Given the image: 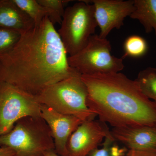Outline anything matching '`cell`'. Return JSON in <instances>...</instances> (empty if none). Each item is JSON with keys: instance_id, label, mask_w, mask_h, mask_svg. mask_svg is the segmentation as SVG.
<instances>
[{"instance_id": "cell-22", "label": "cell", "mask_w": 156, "mask_h": 156, "mask_svg": "<svg viewBox=\"0 0 156 156\" xmlns=\"http://www.w3.org/2000/svg\"><path fill=\"white\" fill-rule=\"evenodd\" d=\"M14 152L10 148L0 147V156H14Z\"/></svg>"}, {"instance_id": "cell-23", "label": "cell", "mask_w": 156, "mask_h": 156, "mask_svg": "<svg viewBox=\"0 0 156 156\" xmlns=\"http://www.w3.org/2000/svg\"><path fill=\"white\" fill-rule=\"evenodd\" d=\"M44 156H60L56 153L55 151H50L46 153Z\"/></svg>"}, {"instance_id": "cell-12", "label": "cell", "mask_w": 156, "mask_h": 156, "mask_svg": "<svg viewBox=\"0 0 156 156\" xmlns=\"http://www.w3.org/2000/svg\"><path fill=\"white\" fill-rule=\"evenodd\" d=\"M34 23L13 0H0V27L21 34L32 27Z\"/></svg>"}, {"instance_id": "cell-3", "label": "cell", "mask_w": 156, "mask_h": 156, "mask_svg": "<svg viewBox=\"0 0 156 156\" xmlns=\"http://www.w3.org/2000/svg\"><path fill=\"white\" fill-rule=\"evenodd\" d=\"M0 147L11 148L14 156H44L55 151L50 128L41 117H26L17 121L11 131L0 136Z\"/></svg>"}, {"instance_id": "cell-19", "label": "cell", "mask_w": 156, "mask_h": 156, "mask_svg": "<svg viewBox=\"0 0 156 156\" xmlns=\"http://www.w3.org/2000/svg\"><path fill=\"white\" fill-rule=\"evenodd\" d=\"M102 147L95 149L89 154V156H112L110 147L115 140L113 137H106L104 139Z\"/></svg>"}, {"instance_id": "cell-15", "label": "cell", "mask_w": 156, "mask_h": 156, "mask_svg": "<svg viewBox=\"0 0 156 156\" xmlns=\"http://www.w3.org/2000/svg\"><path fill=\"white\" fill-rule=\"evenodd\" d=\"M69 0H37L39 4L45 9L50 22L55 25L61 24L65 11L66 6Z\"/></svg>"}, {"instance_id": "cell-2", "label": "cell", "mask_w": 156, "mask_h": 156, "mask_svg": "<svg viewBox=\"0 0 156 156\" xmlns=\"http://www.w3.org/2000/svg\"><path fill=\"white\" fill-rule=\"evenodd\" d=\"M88 91L87 104L113 128L156 126V104L137 83L121 73L81 75Z\"/></svg>"}, {"instance_id": "cell-13", "label": "cell", "mask_w": 156, "mask_h": 156, "mask_svg": "<svg viewBox=\"0 0 156 156\" xmlns=\"http://www.w3.org/2000/svg\"><path fill=\"white\" fill-rule=\"evenodd\" d=\"M134 10L130 17L142 24L146 33L156 36V0H134Z\"/></svg>"}, {"instance_id": "cell-6", "label": "cell", "mask_w": 156, "mask_h": 156, "mask_svg": "<svg viewBox=\"0 0 156 156\" xmlns=\"http://www.w3.org/2000/svg\"><path fill=\"white\" fill-rule=\"evenodd\" d=\"M109 41L95 34L83 49L68 57L69 65L81 75L119 73L124 68V58L112 56Z\"/></svg>"}, {"instance_id": "cell-5", "label": "cell", "mask_w": 156, "mask_h": 156, "mask_svg": "<svg viewBox=\"0 0 156 156\" xmlns=\"http://www.w3.org/2000/svg\"><path fill=\"white\" fill-rule=\"evenodd\" d=\"M61 27L57 31L69 56L83 49L95 34L98 26L94 8L87 1H80L65 9Z\"/></svg>"}, {"instance_id": "cell-10", "label": "cell", "mask_w": 156, "mask_h": 156, "mask_svg": "<svg viewBox=\"0 0 156 156\" xmlns=\"http://www.w3.org/2000/svg\"><path fill=\"white\" fill-rule=\"evenodd\" d=\"M41 117L51 131L55 152L58 155L67 156L69 139L83 122L76 117L62 114L44 105L41 104Z\"/></svg>"}, {"instance_id": "cell-16", "label": "cell", "mask_w": 156, "mask_h": 156, "mask_svg": "<svg viewBox=\"0 0 156 156\" xmlns=\"http://www.w3.org/2000/svg\"><path fill=\"white\" fill-rule=\"evenodd\" d=\"M13 2L24 13L30 17L35 24H38L48 14L45 9L37 0H13Z\"/></svg>"}, {"instance_id": "cell-11", "label": "cell", "mask_w": 156, "mask_h": 156, "mask_svg": "<svg viewBox=\"0 0 156 156\" xmlns=\"http://www.w3.org/2000/svg\"><path fill=\"white\" fill-rule=\"evenodd\" d=\"M111 133L129 150L156 151V126L113 128Z\"/></svg>"}, {"instance_id": "cell-1", "label": "cell", "mask_w": 156, "mask_h": 156, "mask_svg": "<svg viewBox=\"0 0 156 156\" xmlns=\"http://www.w3.org/2000/svg\"><path fill=\"white\" fill-rule=\"evenodd\" d=\"M67 54L54 25L45 17L0 55V82L37 96L59 81L80 74L69 66Z\"/></svg>"}, {"instance_id": "cell-7", "label": "cell", "mask_w": 156, "mask_h": 156, "mask_svg": "<svg viewBox=\"0 0 156 156\" xmlns=\"http://www.w3.org/2000/svg\"><path fill=\"white\" fill-rule=\"evenodd\" d=\"M41 104L35 96L11 84L0 82V136L26 117H41Z\"/></svg>"}, {"instance_id": "cell-18", "label": "cell", "mask_w": 156, "mask_h": 156, "mask_svg": "<svg viewBox=\"0 0 156 156\" xmlns=\"http://www.w3.org/2000/svg\"><path fill=\"white\" fill-rule=\"evenodd\" d=\"M21 36V33L18 31L0 27V55L12 49Z\"/></svg>"}, {"instance_id": "cell-14", "label": "cell", "mask_w": 156, "mask_h": 156, "mask_svg": "<svg viewBox=\"0 0 156 156\" xmlns=\"http://www.w3.org/2000/svg\"><path fill=\"white\" fill-rule=\"evenodd\" d=\"M144 95L156 104V68L148 67L140 71L134 80Z\"/></svg>"}, {"instance_id": "cell-4", "label": "cell", "mask_w": 156, "mask_h": 156, "mask_svg": "<svg viewBox=\"0 0 156 156\" xmlns=\"http://www.w3.org/2000/svg\"><path fill=\"white\" fill-rule=\"evenodd\" d=\"M87 97L88 91L80 74L59 81L36 96L41 104L62 114L76 117L83 122L97 116L88 107Z\"/></svg>"}, {"instance_id": "cell-8", "label": "cell", "mask_w": 156, "mask_h": 156, "mask_svg": "<svg viewBox=\"0 0 156 156\" xmlns=\"http://www.w3.org/2000/svg\"><path fill=\"white\" fill-rule=\"evenodd\" d=\"M112 137L106 123L94 119L83 122L70 136L67 156H88L104 139Z\"/></svg>"}, {"instance_id": "cell-17", "label": "cell", "mask_w": 156, "mask_h": 156, "mask_svg": "<svg viewBox=\"0 0 156 156\" xmlns=\"http://www.w3.org/2000/svg\"><path fill=\"white\" fill-rule=\"evenodd\" d=\"M147 42L142 37L138 35H132L126 39L124 45L125 53L122 58L127 56L137 58L142 57L148 50Z\"/></svg>"}, {"instance_id": "cell-9", "label": "cell", "mask_w": 156, "mask_h": 156, "mask_svg": "<svg viewBox=\"0 0 156 156\" xmlns=\"http://www.w3.org/2000/svg\"><path fill=\"white\" fill-rule=\"evenodd\" d=\"M98 26L100 28L99 36L107 37L114 29H119L124 25V20L134 10V0H92Z\"/></svg>"}, {"instance_id": "cell-21", "label": "cell", "mask_w": 156, "mask_h": 156, "mask_svg": "<svg viewBox=\"0 0 156 156\" xmlns=\"http://www.w3.org/2000/svg\"><path fill=\"white\" fill-rule=\"evenodd\" d=\"M125 151L121 149L119 147L112 145L110 147V153L112 156H123Z\"/></svg>"}, {"instance_id": "cell-20", "label": "cell", "mask_w": 156, "mask_h": 156, "mask_svg": "<svg viewBox=\"0 0 156 156\" xmlns=\"http://www.w3.org/2000/svg\"><path fill=\"white\" fill-rule=\"evenodd\" d=\"M126 156H156V151L128 150Z\"/></svg>"}]
</instances>
